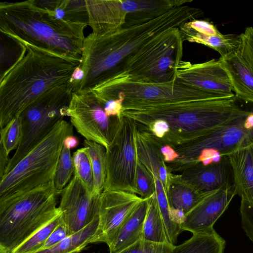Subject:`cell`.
Returning a JSON list of instances; mask_svg holds the SVG:
<instances>
[{"label":"cell","mask_w":253,"mask_h":253,"mask_svg":"<svg viewBox=\"0 0 253 253\" xmlns=\"http://www.w3.org/2000/svg\"><path fill=\"white\" fill-rule=\"evenodd\" d=\"M137 129L136 124L130 119L123 116L119 119L114 137L106 149L107 176L103 191L121 190L137 194Z\"/></svg>","instance_id":"10"},{"label":"cell","mask_w":253,"mask_h":253,"mask_svg":"<svg viewBox=\"0 0 253 253\" xmlns=\"http://www.w3.org/2000/svg\"><path fill=\"white\" fill-rule=\"evenodd\" d=\"M175 80L203 90L217 99L235 96L228 75L219 59L195 64L182 60L176 68Z\"/></svg>","instance_id":"13"},{"label":"cell","mask_w":253,"mask_h":253,"mask_svg":"<svg viewBox=\"0 0 253 253\" xmlns=\"http://www.w3.org/2000/svg\"><path fill=\"white\" fill-rule=\"evenodd\" d=\"M137 195L143 199H148L155 193V186L152 176L137 157L135 172Z\"/></svg>","instance_id":"33"},{"label":"cell","mask_w":253,"mask_h":253,"mask_svg":"<svg viewBox=\"0 0 253 253\" xmlns=\"http://www.w3.org/2000/svg\"><path fill=\"white\" fill-rule=\"evenodd\" d=\"M149 199H144L140 203L121 226L108 245L109 253H118L143 239Z\"/></svg>","instance_id":"20"},{"label":"cell","mask_w":253,"mask_h":253,"mask_svg":"<svg viewBox=\"0 0 253 253\" xmlns=\"http://www.w3.org/2000/svg\"><path fill=\"white\" fill-rule=\"evenodd\" d=\"M73 126L58 122L51 132L0 179V206L54 179L64 138Z\"/></svg>","instance_id":"5"},{"label":"cell","mask_w":253,"mask_h":253,"mask_svg":"<svg viewBox=\"0 0 253 253\" xmlns=\"http://www.w3.org/2000/svg\"><path fill=\"white\" fill-rule=\"evenodd\" d=\"M99 216L81 230L64 238L54 246L34 253H79L91 243L97 230Z\"/></svg>","instance_id":"25"},{"label":"cell","mask_w":253,"mask_h":253,"mask_svg":"<svg viewBox=\"0 0 253 253\" xmlns=\"http://www.w3.org/2000/svg\"><path fill=\"white\" fill-rule=\"evenodd\" d=\"M87 26L58 20L35 0L0 3V33L59 54L82 55Z\"/></svg>","instance_id":"4"},{"label":"cell","mask_w":253,"mask_h":253,"mask_svg":"<svg viewBox=\"0 0 253 253\" xmlns=\"http://www.w3.org/2000/svg\"><path fill=\"white\" fill-rule=\"evenodd\" d=\"M175 246L157 243L141 239L118 253H173Z\"/></svg>","instance_id":"34"},{"label":"cell","mask_w":253,"mask_h":253,"mask_svg":"<svg viewBox=\"0 0 253 253\" xmlns=\"http://www.w3.org/2000/svg\"><path fill=\"white\" fill-rule=\"evenodd\" d=\"M84 78V72L79 65L73 72L67 85L73 92H76Z\"/></svg>","instance_id":"40"},{"label":"cell","mask_w":253,"mask_h":253,"mask_svg":"<svg viewBox=\"0 0 253 253\" xmlns=\"http://www.w3.org/2000/svg\"><path fill=\"white\" fill-rule=\"evenodd\" d=\"M9 155L5 150L3 145L0 143V179L5 174V172L9 163Z\"/></svg>","instance_id":"42"},{"label":"cell","mask_w":253,"mask_h":253,"mask_svg":"<svg viewBox=\"0 0 253 253\" xmlns=\"http://www.w3.org/2000/svg\"><path fill=\"white\" fill-rule=\"evenodd\" d=\"M184 168L180 174L175 176L201 195L224 186H234L233 170L227 156L207 165L199 162Z\"/></svg>","instance_id":"18"},{"label":"cell","mask_w":253,"mask_h":253,"mask_svg":"<svg viewBox=\"0 0 253 253\" xmlns=\"http://www.w3.org/2000/svg\"><path fill=\"white\" fill-rule=\"evenodd\" d=\"M54 180L0 206V253L16 248L62 212Z\"/></svg>","instance_id":"6"},{"label":"cell","mask_w":253,"mask_h":253,"mask_svg":"<svg viewBox=\"0 0 253 253\" xmlns=\"http://www.w3.org/2000/svg\"><path fill=\"white\" fill-rule=\"evenodd\" d=\"M70 235L69 231L61 217L60 222L53 230L40 250L50 248Z\"/></svg>","instance_id":"36"},{"label":"cell","mask_w":253,"mask_h":253,"mask_svg":"<svg viewBox=\"0 0 253 253\" xmlns=\"http://www.w3.org/2000/svg\"><path fill=\"white\" fill-rule=\"evenodd\" d=\"M239 35L237 49L219 60L228 75L235 96L253 103V27H247Z\"/></svg>","instance_id":"15"},{"label":"cell","mask_w":253,"mask_h":253,"mask_svg":"<svg viewBox=\"0 0 253 253\" xmlns=\"http://www.w3.org/2000/svg\"><path fill=\"white\" fill-rule=\"evenodd\" d=\"M249 113L238 105L235 96L159 103L123 102L121 116L147 128L156 120L166 121L169 131L158 139L173 147L194 140Z\"/></svg>","instance_id":"2"},{"label":"cell","mask_w":253,"mask_h":253,"mask_svg":"<svg viewBox=\"0 0 253 253\" xmlns=\"http://www.w3.org/2000/svg\"><path fill=\"white\" fill-rule=\"evenodd\" d=\"M144 199L136 194L121 190L103 191L100 196L98 226L91 243L104 242L108 245Z\"/></svg>","instance_id":"14"},{"label":"cell","mask_w":253,"mask_h":253,"mask_svg":"<svg viewBox=\"0 0 253 253\" xmlns=\"http://www.w3.org/2000/svg\"><path fill=\"white\" fill-rule=\"evenodd\" d=\"M100 195L90 192L74 175L61 191L58 207L62 212L61 219L71 235L99 216Z\"/></svg>","instance_id":"12"},{"label":"cell","mask_w":253,"mask_h":253,"mask_svg":"<svg viewBox=\"0 0 253 253\" xmlns=\"http://www.w3.org/2000/svg\"><path fill=\"white\" fill-rule=\"evenodd\" d=\"M225 247V240L213 228L193 234L189 239L175 246L173 253H223Z\"/></svg>","instance_id":"24"},{"label":"cell","mask_w":253,"mask_h":253,"mask_svg":"<svg viewBox=\"0 0 253 253\" xmlns=\"http://www.w3.org/2000/svg\"><path fill=\"white\" fill-rule=\"evenodd\" d=\"M61 215L55 217L38 230L11 253H34L39 251L53 230L60 222Z\"/></svg>","instance_id":"30"},{"label":"cell","mask_w":253,"mask_h":253,"mask_svg":"<svg viewBox=\"0 0 253 253\" xmlns=\"http://www.w3.org/2000/svg\"><path fill=\"white\" fill-rule=\"evenodd\" d=\"M147 128L153 136L159 139L163 138L169 131L168 123L161 119L156 120L152 122Z\"/></svg>","instance_id":"39"},{"label":"cell","mask_w":253,"mask_h":253,"mask_svg":"<svg viewBox=\"0 0 253 253\" xmlns=\"http://www.w3.org/2000/svg\"><path fill=\"white\" fill-rule=\"evenodd\" d=\"M24 42L25 55L0 79V128L42 94L67 84L82 62L81 56L59 54Z\"/></svg>","instance_id":"3"},{"label":"cell","mask_w":253,"mask_h":253,"mask_svg":"<svg viewBox=\"0 0 253 253\" xmlns=\"http://www.w3.org/2000/svg\"><path fill=\"white\" fill-rule=\"evenodd\" d=\"M88 26L102 36L116 32L126 23L127 16L139 10L137 0H86Z\"/></svg>","instance_id":"17"},{"label":"cell","mask_w":253,"mask_h":253,"mask_svg":"<svg viewBox=\"0 0 253 253\" xmlns=\"http://www.w3.org/2000/svg\"><path fill=\"white\" fill-rule=\"evenodd\" d=\"M183 42L179 28L164 31L128 57L113 77L153 83L175 80L176 68L182 60Z\"/></svg>","instance_id":"7"},{"label":"cell","mask_w":253,"mask_h":253,"mask_svg":"<svg viewBox=\"0 0 253 253\" xmlns=\"http://www.w3.org/2000/svg\"><path fill=\"white\" fill-rule=\"evenodd\" d=\"M185 25L203 35L219 36L222 34L212 24L206 20L194 19L185 22Z\"/></svg>","instance_id":"37"},{"label":"cell","mask_w":253,"mask_h":253,"mask_svg":"<svg viewBox=\"0 0 253 253\" xmlns=\"http://www.w3.org/2000/svg\"><path fill=\"white\" fill-rule=\"evenodd\" d=\"M203 195L171 174L167 195L173 221L180 224L184 215L196 206Z\"/></svg>","instance_id":"21"},{"label":"cell","mask_w":253,"mask_h":253,"mask_svg":"<svg viewBox=\"0 0 253 253\" xmlns=\"http://www.w3.org/2000/svg\"><path fill=\"white\" fill-rule=\"evenodd\" d=\"M74 166V175L77 176L88 190L93 193V174L91 161L87 150L84 147L78 149L73 154Z\"/></svg>","instance_id":"29"},{"label":"cell","mask_w":253,"mask_h":253,"mask_svg":"<svg viewBox=\"0 0 253 253\" xmlns=\"http://www.w3.org/2000/svg\"><path fill=\"white\" fill-rule=\"evenodd\" d=\"M183 41L204 44L217 51L221 57L231 53L238 47L240 35L226 34L219 36H207L199 33L182 24L179 27Z\"/></svg>","instance_id":"23"},{"label":"cell","mask_w":253,"mask_h":253,"mask_svg":"<svg viewBox=\"0 0 253 253\" xmlns=\"http://www.w3.org/2000/svg\"><path fill=\"white\" fill-rule=\"evenodd\" d=\"M241 226L253 243V206L241 200L240 206Z\"/></svg>","instance_id":"35"},{"label":"cell","mask_w":253,"mask_h":253,"mask_svg":"<svg viewBox=\"0 0 253 253\" xmlns=\"http://www.w3.org/2000/svg\"><path fill=\"white\" fill-rule=\"evenodd\" d=\"M71 124L81 135L106 149L115 133L119 119L108 117L91 91L73 92L68 109Z\"/></svg>","instance_id":"11"},{"label":"cell","mask_w":253,"mask_h":253,"mask_svg":"<svg viewBox=\"0 0 253 253\" xmlns=\"http://www.w3.org/2000/svg\"><path fill=\"white\" fill-rule=\"evenodd\" d=\"M123 100L122 99H111L107 100L101 104L106 114L108 117H121Z\"/></svg>","instance_id":"38"},{"label":"cell","mask_w":253,"mask_h":253,"mask_svg":"<svg viewBox=\"0 0 253 253\" xmlns=\"http://www.w3.org/2000/svg\"><path fill=\"white\" fill-rule=\"evenodd\" d=\"M231 166L234 185L241 200L253 206V150L239 149L227 156Z\"/></svg>","instance_id":"19"},{"label":"cell","mask_w":253,"mask_h":253,"mask_svg":"<svg viewBox=\"0 0 253 253\" xmlns=\"http://www.w3.org/2000/svg\"><path fill=\"white\" fill-rule=\"evenodd\" d=\"M237 194L234 186H226L203 194L196 206L184 216L180 224L183 231L193 234L213 228V225L227 209Z\"/></svg>","instance_id":"16"},{"label":"cell","mask_w":253,"mask_h":253,"mask_svg":"<svg viewBox=\"0 0 253 253\" xmlns=\"http://www.w3.org/2000/svg\"><path fill=\"white\" fill-rule=\"evenodd\" d=\"M84 147L87 149L93 174V193L100 195L104 190L106 176V149L93 141L84 139Z\"/></svg>","instance_id":"27"},{"label":"cell","mask_w":253,"mask_h":253,"mask_svg":"<svg viewBox=\"0 0 253 253\" xmlns=\"http://www.w3.org/2000/svg\"><path fill=\"white\" fill-rule=\"evenodd\" d=\"M143 239L154 243H169L166 237L155 193L148 201V208L143 226Z\"/></svg>","instance_id":"26"},{"label":"cell","mask_w":253,"mask_h":253,"mask_svg":"<svg viewBox=\"0 0 253 253\" xmlns=\"http://www.w3.org/2000/svg\"><path fill=\"white\" fill-rule=\"evenodd\" d=\"M35 1L58 20L70 24L88 25L85 0H35Z\"/></svg>","instance_id":"22"},{"label":"cell","mask_w":253,"mask_h":253,"mask_svg":"<svg viewBox=\"0 0 253 253\" xmlns=\"http://www.w3.org/2000/svg\"><path fill=\"white\" fill-rule=\"evenodd\" d=\"M22 135V122L19 116L14 118L0 128V143L8 155L11 151L17 149Z\"/></svg>","instance_id":"32"},{"label":"cell","mask_w":253,"mask_h":253,"mask_svg":"<svg viewBox=\"0 0 253 253\" xmlns=\"http://www.w3.org/2000/svg\"><path fill=\"white\" fill-rule=\"evenodd\" d=\"M252 147H253V145L252 146Z\"/></svg>","instance_id":"44"},{"label":"cell","mask_w":253,"mask_h":253,"mask_svg":"<svg viewBox=\"0 0 253 253\" xmlns=\"http://www.w3.org/2000/svg\"><path fill=\"white\" fill-rule=\"evenodd\" d=\"M253 145V109L188 143L173 148L179 155L173 161L182 167L195 164L200 153L207 150L216 158L227 156L235 151Z\"/></svg>","instance_id":"9"},{"label":"cell","mask_w":253,"mask_h":253,"mask_svg":"<svg viewBox=\"0 0 253 253\" xmlns=\"http://www.w3.org/2000/svg\"><path fill=\"white\" fill-rule=\"evenodd\" d=\"M160 150L165 162L171 163L179 158L178 153L169 145H162L160 146Z\"/></svg>","instance_id":"41"},{"label":"cell","mask_w":253,"mask_h":253,"mask_svg":"<svg viewBox=\"0 0 253 253\" xmlns=\"http://www.w3.org/2000/svg\"><path fill=\"white\" fill-rule=\"evenodd\" d=\"M78 138L73 135L66 136L63 141V145L69 149H74L79 145Z\"/></svg>","instance_id":"43"},{"label":"cell","mask_w":253,"mask_h":253,"mask_svg":"<svg viewBox=\"0 0 253 253\" xmlns=\"http://www.w3.org/2000/svg\"><path fill=\"white\" fill-rule=\"evenodd\" d=\"M73 93L67 84L54 88L37 97L20 113L21 140L10 159L4 175L68 116Z\"/></svg>","instance_id":"8"},{"label":"cell","mask_w":253,"mask_h":253,"mask_svg":"<svg viewBox=\"0 0 253 253\" xmlns=\"http://www.w3.org/2000/svg\"><path fill=\"white\" fill-rule=\"evenodd\" d=\"M195 9L187 4L166 10L140 12L127 15L126 23L111 34L85 37L80 67L84 78L77 92H87L116 76L135 50L161 33L194 20Z\"/></svg>","instance_id":"1"},{"label":"cell","mask_w":253,"mask_h":253,"mask_svg":"<svg viewBox=\"0 0 253 253\" xmlns=\"http://www.w3.org/2000/svg\"><path fill=\"white\" fill-rule=\"evenodd\" d=\"M74 172V166L70 149L63 145L53 179L55 190L59 195L71 180Z\"/></svg>","instance_id":"31"},{"label":"cell","mask_w":253,"mask_h":253,"mask_svg":"<svg viewBox=\"0 0 253 253\" xmlns=\"http://www.w3.org/2000/svg\"><path fill=\"white\" fill-rule=\"evenodd\" d=\"M26 51L23 42L0 33V79L23 57Z\"/></svg>","instance_id":"28"}]
</instances>
